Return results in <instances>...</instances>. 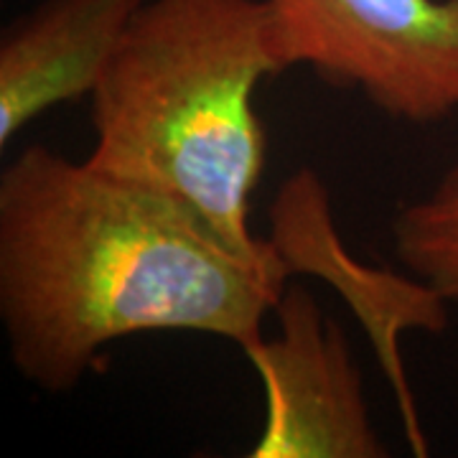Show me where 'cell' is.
Returning <instances> with one entry per match:
<instances>
[{
    "label": "cell",
    "mask_w": 458,
    "mask_h": 458,
    "mask_svg": "<svg viewBox=\"0 0 458 458\" xmlns=\"http://www.w3.org/2000/svg\"><path fill=\"white\" fill-rule=\"evenodd\" d=\"M273 311L278 334L245 352L265 390V423L250 456H387L342 327L303 285H288Z\"/></svg>",
    "instance_id": "4"
},
{
    "label": "cell",
    "mask_w": 458,
    "mask_h": 458,
    "mask_svg": "<svg viewBox=\"0 0 458 458\" xmlns=\"http://www.w3.org/2000/svg\"><path fill=\"white\" fill-rule=\"evenodd\" d=\"M265 240L291 278L313 276L346 301L393 387L412 454L428 456L426 433L418 420L400 339L408 331L441 334L448 327L451 301L412 273L403 276L357 260L334 225L327 183L311 168H298L280 183L270 204V234Z\"/></svg>",
    "instance_id": "5"
},
{
    "label": "cell",
    "mask_w": 458,
    "mask_h": 458,
    "mask_svg": "<svg viewBox=\"0 0 458 458\" xmlns=\"http://www.w3.org/2000/svg\"><path fill=\"white\" fill-rule=\"evenodd\" d=\"M146 0H41L0 36V148L89 98Z\"/></svg>",
    "instance_id": "6"
},
{
    "label": "cell",
    "mask_w": 458,
    "mask_h": 458,
    "mask_svg": "<svg viewBox=\"0 0 458 458\" xmlns=\"http://www.w3.org/2000/svg\"><path fill=\"white\" fill-rule=\"evenodd\" d=\"M267 242L227 245L176 199L29 146L0 174V321L16 369L69 393L99 352L150 331L260 342L288 288Z\"/></svg>",
    "instance_id": "1"
},
{
    "label": "cell",
    "mask_w": 458,
    "mask_h": 458,
    "mask_svg": "<svg viewBox=\"0 0 458 458\" xmlns=\"http://www.w3.org/2000/svg\"><path fill=\"white\" fill-rule=\"evenodd\" d=\"M285 69L265 0H146L89 95L87 161L262 255L267 240L250 232L267 148L255 89Z\"/></svg>",
    "instance_id": "2"
},
{
    "label": "cell",
    "mask_w": 458,
    "mask_h": 458,
    "mask_svg": "<svg viewBox=\"0 0 458 458\" xmlns=\"http://www.w3.org/2000/svg\"><path fill=\"white\" fill-rule=\"evenodd\" d=\"M394 255L445 301H458V161L438 183L400 207L393 222Z\"/></svg>",
    "instance_id": "7"
},
{
    "label": "cell",
    "mask_w": 458,
    "mask_h": 458,
    "mask_svg": "<svg viewBox=\"0 0 458 458\" xmlns=\"http://www.w3.org/2000/svg\"><path fill=\"white\" fill-rule=\"evenodd\" d=\"M285 64L433 125L458 110V0H265Z\"/></svg>",
    "instance_id": "3"
}]
</instances>
